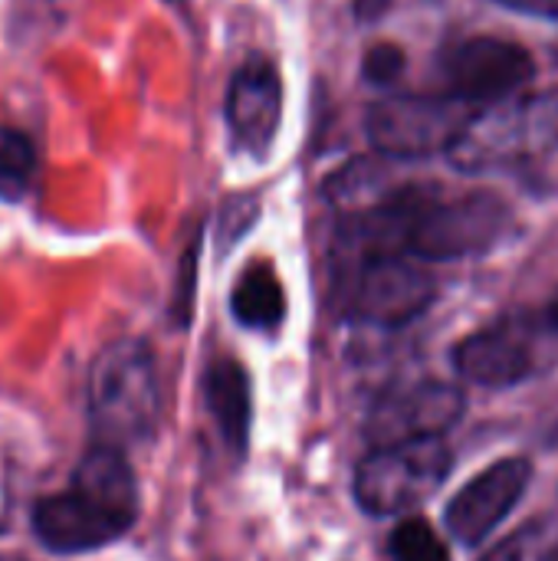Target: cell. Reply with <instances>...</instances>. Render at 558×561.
Here are the masks:
<instances>
[{"label": "cell", "mask_w": 558, "mask_h": 561, "mask_svg": "<svg viewBox=\"0 0 558 561\" xmlns=\"http://www.w3.org/2000/svg\"><path fill=\"white\" fill-rule=\"evenodd\" d=\"M138 516V486L118 447H92L72 470V483L33 510L36 539L56 556L95 552L122 539Z\"/></svg>", "instance_id": "6da1fadb"}, {"label": "cell", "mask_w": 558, "mask_h": 561, "mask_svg": "<svg viewBox=\"0 0 558 561\" xmlns=\"http://www.w3.org/2000/svg\"><path fill=\"white\" fill-rule=\"evenodd\" d=\"M510 227V207L493 191L437 197L424 187L408 224L405 253L418 260H464L493 250Z\"/></svg>", "instance_id": "5b68a950"}, {"label": "cell", "mask_w": 558, "mask_h": 561, "mask_svg": "<svg viewBox=\"0 0 558 561\" xmlns=\"http://www.w3.org/2000/svg\"><path fill=\"white\" fill-rule=\"evenodd\" d=\"M510 10L529 13V16H546V20H558V0H497Z\"/></svg>", "instance_id": "ffe728a7"}, {"label": "cell", "mask_w": 558, "mask_h": 561, "mask_svg": "<svg viewBox=\"0 0 558 561\" xmlns=\"http://www.w3.org/2000/svg\"><path fill=\"white\" fill-rule=\"evenodd\" d=\"M194 260H197V243L191 247V253L184 256V276H181V293H178V306H181V322H187V316H191V286H194Z\"/></svg>", "instance_id": "d6986e66"}, {"label": "cell", "mask_w": 558, "mask_h": 561, "mask_svg": "<svg viewBox=\"0 0 558 561\" xmlns=\"http://www.w3.org/2000/svg\"><path fill=\"white\" fill-rule=\"evenodd\" d=\"M405 72V49L395 43H375L362 59V76L372 85H395Z\"/></svg>", "instance_id": "ac0fdd59"}, {"label": "cell", "mask_w": 558, "mask_h": 561, "mask_svg": "<svg viewBox=\"0 0 558 561\" xmlns=\"http://www.w3.org/2000/svg\"><path fill=\"white\" fill-rule=\"evenodd\" d=\"M161 414V381L141 339H118L99 352L89 371V417L102 444L122 447L151 437Z\"/></svg>", "instance_id": "7a4b0ae2"}, {"label": "cell", "mask_w": 558, "mask_h": 561, "mask_svg": "<svg viewBox=\"0 0 558 561\" xmlns=\"http://www.w3.org/2000/svg\"><path fill=\"white\" fill-rule=\"evenodd\" d=\"M283 118V82L273 62L250 59L230 82L227 92V125L234 145L247 154L263 158L276 138Z\"/></svg>", "instance_id": "7c38bea8"}, {"label": "cell", "mask_w": 558, "mask_h": 561, "mask_svg": "<svg viewBox=\"0 0 558 561\" xmlns=\"http://www.w3.org/2000/svg\"><path fill=\"white\" fill-rule=\"evenodd\" d=\"M558 148V85L523 99H506L467 122L457 145L447 151L457 171L480 174L526 164Z\"/></svg>", "instance_id": "3957f363"}, {"label": "cell", "mask_w": 558, "mask_h": 561, "mask_svg": "<svg viewBox=\"0 0 558 561\" xmlns=\"http://www.w3.org/2000/svg\"><path fill=\"white\" fill-rule=\"evenodd\" d=\"M391 559L395 561H451V549L424 519H405L391 533Z\"/></svg>", "instance_id": "e0dca14e"}, {"label": "cell", "mask_w": 558, "mask_h": 561, "mask_svg": "<svg viewBox=\"0 0 558 561\" xmlns=\"http://www.w3.org/2000/svg\"><path fill=\"white\" fill-rule=\"evenodd\" d=\"M39 171L36 145L26 131L0 125V201H20Z\"/></svg>", "instance_id": "9a60e30c"}, {"label": "cell", "mask_w": 558, "mask_h": 561, "mask_svg": "<svg viewBox=\"0 0 558 561\" xmlns=\"http://www.w3.org/2000/svg\"><path fill=\"white\" fill-rule=\"evenodd\" d=\"M533 480V463L526 457H506L477 473L447 503L444 523L460 546H480L523 500Z\"/></svg>", "instance_id": "8fae6325"}, {"label": "cell", "mask_w": 558, "mask_h": 561, "mask_svg": "<svg viewBox=\"0 0 558 561\" xmlns=\"http://www.w3.org/2000/svg\"><path fill=\"white\" fill-rule=\"evenodd\" d=\"M480 561H558V523L536 519L500 542Z\"/></svg>", "instance_id": "2e32d148"}, {"label": "cell", "mask_w": 558, "mask_h": 561, "mask_svg": "<svg viewBox=\"0 0 558 561\" xmlns=\"http://www.w3.org/2000/svg\"><path fill=\"white\" fill-rule=\"evenodd\" d=\"M454 467L444 437L372 447L355 470V500L372 516H398L431 500Z\"/></svg>", "instance_id": "8992f818"}, {"label": "cell", "mask_w": 558, "mask_h": 561, "mask_svg": "<svg viewBox=\"0 0 558 561\" xmlns=\"http://www.w3.org/2000/svg\"><path fill=\"white\" fill-rule=\"evenodd\" d=\"M543 312H546V319H549V322H553V325L558 329V289H556V296L549 299V306H546Z\"/></svg>", "instance_id": "44dd1931"}, {"label": "cell", "mask_w": 558, "mask_h": 561, "mask_svg": "<svg viewBox=\"0 0 558 561\" xmlns=\"http://www.w3.org/2000/svg\"><path fill=\"white\" fill-rule=\"evenodd\" d=\"M467 411V398L451 381H411L401 388L385 391L368 421L365 434L372 447L405 444V440H424V437H444Z\"/></svg>", "instance_id": "30bf717a"}, {"label": "cell", "mask_w": 558, "mask_h": 561, "mask_svg": "<svg viewBox=\"0 0 558 561\" xmlns=\"http://www.w3.org/2000/svg\"><path fill=\"white\" fill-rule=\"evenodd\" d=\"M454 95H388L368 108V138L388 158H431L451 151L474 118Z\"/></svg>", "instance_id": "52a82bcc"}, {"label": "cell", "mask_w": 558, "mask_h": 561, "mask_svg": "<svg viewBox=\"0 0 558 561\" xmlns=\"http://www.w3.org/2000/svg\"><path fill=\"white\" fill-rule=\"evenodd\" d=\"M434 276L408 253H382L358 263L349 286V319L378 329H401L434 302Z\"/></svg>", "instance_id": "ba28073f"}, {"label": "cell", "mask_w": 558, "mask_h": 561, "mask_svg": "<svg viewBox=\"0 0 558 561\" xmlns=\"http://www.w3.org/2000/svg\"><path fill=\"white\" fill-rule=\"evenodd\" d=\"M447 95L467 105H497L506 102L516 89L533 79V56L513 39L500 36H470L444 53L441 59Z\"/></svg>", "instance_id": "9c48e42d"}, {"label": "cell", "mask_w": 558, "mask_h": 561, "mask_svg": "<svg viewBox=\"0 0 558 561\" xmlns=\"http://www.w3.org/2000/svg\"><path fill=\"white\" fill-rule=\"evenodd\" d=\"M558 362V329L546 312H510L454 348L460 378L480 388L523 385Z\"/></svg>", "instance_id": "277c9868"}, {"label": "cell", "mask_w": 558, "mask_h": 561, "mask_svg": "<svg viewBox=\"0 0 558 561\" xmlns=\"http://www.w3.org/2000/svg\"><path fill=\"white\" fill-rule=\"evenodd\" d=\"M204 401H207L210 417L217 421V431H220L224 444L234 454H243L247 440H250L253 398H250V378L234 358H217L207 368Z\"/></svg>", "instance_id": "4fadbf2b"}, {"label": "cell", "mask_w": 558, "mask_h": 561, "mask_svg": "<svg viewBox=\"0 0 558 561\" xmlns=\"http://www.w3.org/2000/svg\"><path fill=\"white\" fill-rule=\"evenodd\" d=\"M230 312L247 329H273L286 316V293L273 266L253 263L234 286Z\"/></svg>", "instance_id": "5bb4252c"}]
</instances>
